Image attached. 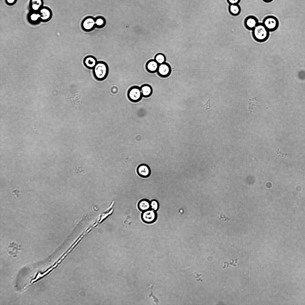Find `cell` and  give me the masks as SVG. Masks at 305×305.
Here are the masks:
<instances>
[{"label": "cell", "instance_id": "obj_22", "mask_svg": "<svg viewBox=\"0 0 305 305\" xmlns=\"http://www.w3.org/2000/svg\"><path fill=\"white\" fill-rule=\"evenodd\" d=\"M5 1L8 4H14L16 2V0H5Z\"/></svg>", "mask_w": 305, "mask_h": 305}, {"label": "cell", "instance_id": "obj_20", "mask_svg": "<svg viewBox=\"0 0 305 305\" xmlns=\"http://www.w3.org/2000/svg\"><path fill=\"white\" fill-rule=\"evenodd\" d=\"M40 17V15L38 14L33 13L30 16L31 20L34 21L37 20Z\"/></svg>", "mask_w": 305, "mask_h": 305}, {"label": "cell", "instance_id": "obj_23", "mask_svg": "<svg viewBox=\"0 0 305 305\" xmlns=\"http://www.w3.org/2000/svg\"><path fill=\"white\" fill-rule=\"evenodd\" d=\"M263 0L264 1V2H270L271 1L273 0Z\"/></svg>", "mask_w": 305, "mask_h": 305}, {"label": "cell", "instance_id": "obj_10", "mask_svg": "<svg viewBox=\"0 0 305 305\" xmlns=\"http://www.w3.org/2000/svg\"><path fill=\"white\" fill-rule=\"evenodd\" d=\"M97 61L94 56L88 55L86 56L83 60L84 66L88 69H93L96 65Z\"/></svg>", "mask_w": 305, "mask_h": 305}, {"label": "cell", "instance_id": "obj_12", "mask_svg": "<svg viewBox=\"0 0 305 305\" xmlns=\"http://www.w3.org/2000/svg\"><path fill=\"white\" fill-rule=\"evenodd\" d=\"M138 207L139 210L142 212L147 210L151 208L150 202L147 199H142L138 202Z\"/></svg>", "mask_w": 305, "mask_h": 305}, {"label": "cell", "instance_id": "obj_16", "mask_svg": "<svg viewBox=\"0 0 305 305\" xmlns=\"http://www.w3.org/2000/svg\"><path fill=\"white\" fill-rule=\"evenodd\" d=\"M42 0H30V5L31 8L34 10H37L42 6Z\"/></svg>", "mask_w": 305, "mask_h": 305}, {"label": "cell", "instance_id": "obj_13", "mask_svg": "<svg viewBox=\"0 0 305 305\" xmlns=\"http://www.w3.org/2000/svg\"><path fill=\"white\" fill-rule=\"evenodd\" d=\"M140 88L143 97H149L152 94V88L150 85L147 84H144Z\"/></svg>", "mask_w": 305, "mask_h": 305}, {"label": "cell", "instance_id": "obj_17", "mask_svg": "<svg viewBox=\"0 0 305 305\" xmlns=\"http://www.w3.org/2000/svg\"><path fill=\"white\" fill-rule=\"evenodd\" d=\"M39 14L40 15V18L43 20L48 19L50 16V11L45 8L41 9Z\"/></svg>", "mask_w": 305, "mask_h": 305}, {"label": "cell", "instance_id": "obj_8", "mask_svg": "<svg viewBox=\"0 0 305 305\" xmlns=\"http://www.w3.org/2000/svg\"><path fill=\"white\" fill-rule=\"evenodd\" d=\"M137 172L140 176L143 178H146L149 177L150 175L151 170L148 165L142 164L138 166Z\"/></svg>", "mask_w": 305, "mask_h": 305}, {"label": "cell", "instance_id": "obj_7", "mask_svg": "<svg viewBox=\"0 0 305 305\" xmlns=\"http://www.w3.org/2000/svg\"><path fill=\"white\" fill-rule=\"evenodd\" d=\"M171 68L167 63H164L159 64L157 71V74L160 77L165 78L169 76L171 73Z\"/></svg>", "mask_w": 305, "mask_h": 305}, {"label": "cell", "instance_id": "obj_3", "mask_svg": "<svg viewBox=\"0 0 305 305\" xmlns=\"http://www.w3.org/2000/svg\"><path fill=\"white\" fill-rule=\"evenodd\" d=\"M127 96L129 99L133 102H137L140 101L142 97L140 87L134 86L128 90Z\"/></svg>", "mask_w": 305, "mask_h": 305}, {"label": "cell", "instance_id": "obj_4", "mask_svg": "<svg viewBox=\"0 0 305 305\" xmlns=\"http://www.w3.org/2000/svg\"><path fill=\"white\" fill-rule=\"evenodd\" d=\"M157 217L156 211L151 208L142 212L141 215L143 221L147 224H151L155 222Z\"/></svg>", "mask_w": 305, "mask_h": 305}, {"label": "cell", "instance_id": "obj_11", "mask_svg": "<svg viewBox=\"0 0 305 305\" xmlns=\"http://www.w3.org/2000/svg\"><path fill=\"white\" fill-rule=\"evenodd\" d=\"M159 64L155 60L148 61L146 64V68L147 71L151 73L157 72Z\"/></svg>", "mask_w": 305, "mask_h": 305}, {"label": "cell", "instance_id": "obj_2", "mask_svg": "<svg viewBox=\"0 0 305 305\" xmlns=\"http://www.w3.org/2000/svg\"><path fill=\"white\" fill-rule=\"evenodd\" d=\"M269 32L262 23H259L252 30V34L256 41L259 42H263L268 38Z\"/></svg>", "mask_w": 305, "mask_h": 305}, {"label": "cell", "instance_id": "obj_14", "mask_svg": "<svg viewBox=\"0 0 305 305\" xmlns=\"http://www.w3.org/2000/svg\"><path fill=\"white\" fill-rule=\"evenodd\" d=\"M95 22L96 27L101 28L105 26L106 21L105 19L103 17L99 16L95 18Z\"/></svg>", "mask_w": 305, "mask_h": 305}, {"label": "cell", "instance_id": "obj_9", "mask_svg": "<svg viewBox=\"0 0 305 305\" xmlns=\"http://www.w3.org/2000/svg\"><path fill=\"white\" fill-rule=\"evenodd\" d=\"M259 23L258 20L255 17L250 16L245 19V24L246 27L250 30H253Z\"/></svg>", "mask_w": 305, "mask_h": 305}, {"label": "cell", "instance_id": "obj_1", "mask_svg": "<svg viewBox=\"0 0 305 305\" xmlns=\"http://www.w3.org/2000/svg\"><path fill=\"white\" fill-rule=\"evenodd\" d=\"M108 72V65L103 61H97L93 69V73L94 78L99 81L105 80L107 77Z\"/></svg>", "mask_w": 305, "mask_h": 305}, {"label": "cell", "instance_id": "obj_6", "mask_svg": "<svg viewBox=\"0 0 305 305\" xmlns=\"http://www.w3.org/2000/svg\"><path fill=\"white\" fill-rule=\"evenodd\" d=\"M81 27L83 30L86 32L93 30L96 27L95 18L90 16L85 17L82 22Z\"/></svg>", "mask_w": 305, "mask_h": 305}, {"label": "cell", "instance_id": "obj_5", "mask_svg": "<svg viewBox=\"0 0 305 305\" xmlns=\"http://www.w3.org/2000/svg\"><path fill=\"white\" fill-rule=\"evenodd\" d=\"M262 24L269 31L276 30L279 24L278 19L273 16H269L265 17L263 20Z\"/></svg>", "mask_w": 305, "mask_h": 305}, {"label": "cell", "instance_id": "obj_19", "mask_svg": "<svg viewBox=\"0 0 305 305\" xmlns=\"http://www.w3.org/2000/svg\"><path fill=\"white\" fill-rule=\"evenodd\" d=\"M151 209L157 211L159 208V205L158 201L156 200L150 201Z\"/></svg>", "mask_w": 305, "mask_h": 305}, {"label": "cell", "instance_id": "obj_15", "mask_svg": "<svg viewBox=\"0 0 305 305\" xmlns=\"http://www.w3.org/2000/svg\"><path fill=\"white\" fill-rule=\"evenodd\" d=\"M229 11L233 15H238L240 13L241 9L237 4H231L229 7Z\"/></svg>", "mask_w": 305, "mask_h": 305}, {"label": "cell", "instance_id": "obj_18", "mask_svg": "<svg viewBox=\"0 0 305 305\" xmlns=\"http://www.w3.org/2000/svg\"><path fill=\"white\" fill-rule=\"evenodd\" d=\"M166 57L165 55L162 53L157 54L155 56L154 60L159 64L165 62Z\"/></svg>", "mask_w": 305, "mask_h": 305}, {"label": "cell", "instance_id": "obj_21", "mask_svg": "<svg viewBox=\"0 0 305 305\" xmlns=\"http://www.w3.org/2000/svg\"><path fill=\"white\" fill-rule=\"evenodd\" d=\"M228 3L230 4H237L240 0H227Z\"/></svg>", "mask_w": 305, "mask_h": 305}]
</instances>
